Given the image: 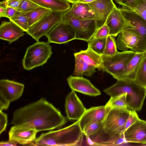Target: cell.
I'll use <instances>...</instances> for the list:
<instances>
[{
    "mask_svg": "<svg viewBox=\"0 0 146 146\" xmlns=\"http://www.w3.org/2000/svg\"><path fill=\"white\" fill-rule=\"evenodd\" d=\"M67 121L59 110L41 98L14 111L10 124L29 126L38 132L59 129Z\"/></svg>",
    "mask_w": 146,
    "mask_h": 146,
    "instance_id": "obj_1",
    "label": "cell"
},
{
    "mask_svg": "<svg viewBox=\"0 0 146 146\" xmlns=\"http://www.w3.org/2000/svg\"><path fill=\"white\" fill-rule=\"evenodd\" d=\"M84 135L78 120L64 128L42 133L33 141L36 146L79 145Z\"/></svg>",
    "mask_w": 146,
    "mask_h": 146,
    "instance_id": "obj_2",
    "label": "cell"
},
{
    "mask_svg": "<svg viewBox=\"0 0 146 146\" xmlns=\"http://www.w3.org/2000/svg\"><path fill=\"white\" fill-rule=\"evenodd\" d=\"M104 91L111 98L126 94L128 108L135 111L141 110L146 96V88L134 80H118L115 84Z\"/></svg>",
    "mask_w": 146,
    "mask_h": 146,
    "instance_id": "obj_3",
    "label": "cell"
},
{
    "mask_svg": "<svg viewBox=\"0 0 146 146\" xmlns=\"http://www.w3.org/2000/svg\"><path fill=\"white\" fill-rule=\"evenodd\" d=\"M49 44L38 41L28 46L22 60L23 68L30 70L46 63L52 54Z\"/></svg>",
    "mask_w": 146,
    "mask_h": 146,
    "instance_id": "obj_4",
    "label": "cell"
},
{
    "mask_svg": "<svg viewBox=\"0 0 146 146\" xmlns=\"http://www.w3.org/2000/svg\"><path fill=\"white\" fill-rule=\"evenodd\" d=\"M136 52L124 50L111 56L102 55V62L98 69L109 73L115 79Z\"/></svg>",
    "mask_w": 146,
    "mask_h": 146,
    "instance_id": "obj_5",
    "label": "cell"
},
{
    "mask_svg": "<svg viewBox=\"0 0 146 146\" xmlns=\"http://www.w3.org/2000/svg\"><path fill=\"white\" fill-rule=\"evenodd\" d=\"M62 21L73 29L76 39L87 42L93 37L98 29L94 19L84 21L78 20L72 15L69 9L63 13Z\"/></svg>",
    "mask_w": 146,
    "mask_h": 146,
    "instance_id": "obj_6",
    "label": "cell"
},
{
    "mask_svg": "<svg viewBox=\"0 0 146 146\" xmlns=\"http://www.w3.org/2000/svg\"><path fill=\"white\" fill-rule=\"evenodd\" d=\"M130 110L129 109L110 108L103 122L105 131L111 135L124 133Z\"/></svg>",
    "mask_w": 146,
    "mask_h": 146,
    "instance_id": "obj_7",
    "label": "cell"
},
{
    "mask_svg": "<svg viewBox=\"0 0 146 146\" xmlns=\"http://www.w3.org/2000/svg\"><path fill=\"white\" fill-rule=\"evenodd\" d=\"M119 9L125 19L126 28L134 29L139 35V52L146 51V21L133 11L122 8Z\"/></svg>",
    "mask_w": 146,
    "mask_h": 146,
    "instance_id": "obj_8",
    "label": "cell"
},
{
    "mask_svg": "<svg viewBox=\"0 0 146 146\" xmlns=\"http://www.w3.org/2000/svg\"><path fill=\"white\" fill-rule=\"evenodd\" d=\"M24 85L8 79L0 80V110H7L10 103L17 100L23 93Z\"/></svg>",
    "mask_w": 146,
    "mask_h": 146,
    "instance_id": "obj_9",
    "label": "cell"
},
{
    "mask_svg": "<svg viewBox=\"0 0 146 146\" xmlns=\"http://www.w3.org/2000/svg\"><path fill=\"white\" fill-rule=\"evenodd\" d=\"M64 12L52 11L49 15L30 27L27 34L37 42L46 36L56 25L62 21Z\"/></svg>",
    "mask_w": 146,
    "mask_h": 146,
    "instance_id": "obj_10",
    "label": "cell"
},
{
    "mask_svg": "<svg viewBox=\"0 0 146 146\" xmlns=\"http://www.w3.org/2000/svg\"><path fill=\"white\" fill-rule=\"evenodd\" d=\"M85 135L87 145L117 146L126 142L124 133L111 135L105 131L103 127L90 135Z\"/></svg>",
    "mask_w": 146,
    "mask_h": 146,
    "instance_id": "obj_11",
    "label": "cell"
},
{
    "mask_svg": "<svg viewBox=\"0 0 146 146\" xmlns=\"http://www.w3.org/2000/svg\"><path fill=\"white\" fill-rule=\"evenodd\" d=\"M45 36L49 43L63 44L76 39L73 29L62 21L54 27Z\"/></svg>",
    "mask_w": 146,
    "mask_h": 146,
    "instance_id": "obj_12",
    "label": "cell"
},
{
    "mask_svg": "<svg viewBox=\"0 0 146 146\" xmlns=\"http://www.w3.org/2000/svg\"><path fill=\"white\" fill-rule=\"evenodd\" d=\"M87 4L94 13L98 29L105 23L109 15L116 7L113 0H96Z\"/></svg>",
    "mask_w": 146,
    "mask_h": 146,
    "instance_id": "obj_13",
    "label": "cell"
},
{
    "mask_svg": "<svg viewBox=\"0 0 146 146\" xmlns=\"http://www.w3.org/2000/svg\"><path fill=\"white\" fill-rule=\"evenodd\" d=\"M110 109V108L105 105L92 107L86 109L81 118L78 120L82 131L92 124L103 122Z\"/></svg>",
    "mask_w": 146,
    "mask_h": 146,
    "instance_id": "obj_14",
    "label": "cell"
},
{
    "mask_svg": "<svg viewBox=\"0 0 146 146\" xmlns=\"http://www.w3.org/2000/svg\"><path fill=\"white\" fill-rule=\"evenodd\" d=\"M140 36L137 32L132 28H126L119 34L117 39V48L121 50L129 49L136 52H139L138 45Z\"/></svg>",
    "mask_w": 146,
    "mask_h": 146,
    "instance_id": "obj_15",
    "label": "cell"
},
{
    "mask_svg": "<svg viewBox=\"0 0 146 146\" xmlns=\"http://www.w3.org/2000/svg\"><path fill=\"white\" fill-rule=\"evenodd\" d=\"M37 132L35 129L29 126L13 125L9 131V140L21 145H27L35 140Z\"/></svg>",
    "mask_w": 146,
    "mask_h": 146,
    "instance_id": "obj_16",
    "label": "cell"
},
{
    "mask_svg": "<svg viewBox=\"0 0 146 146\" xmlns=\"http://www.w3.org/2000/svg\"><path fill=\"white\" fill-rule=\"evenodd\" d=\"M65 108L68 119L77 120L81 118L86 110L75 91L73 90L66 98Z\"/></svg>",
    "mask_w": 146,
    "mask_h": 146,
    "instance_id": "obj_17",
    "label": "cell"
},
{
    "mask_svg": "<svg viewBox=\"0 0 146 146\" xmlns=\"http://www.w3.org/2000/svg\"><path fill=\"white\" fill-rule=\"evenodd\" d=\"M72 90L91 96L100 95V92L88 79L82 77L70 76L67 79Z\"/></svg>",
    "mask_w": 146,
    "mask_h": 146,
    "instance_id": "obj_18",
    "label": "cell"
},
{
    "mask_svg": "<svg viewBox=\"0 0 146 146\" xmlns=\"http://www.w3.org/2000/svg\"><path fill=\"white\" fill-rule=\"evenodd\" d=\"M146 58V51L137 52L115 79L135 81L138 70Z\"/></svg>",
    "mask_w": 146,
    "mask_h": 146,
    "instance_id": "obj_19",
    "label": "cell"
},
{
    "mask_svg": "<svg viewBox=\"0 0 146 146\" xmlns=\"http://www.w3.org/2000/svg\"><path fill=\"white\" fill-rule=\"evenodd\" d=\"M126 142L146 144V121L139 119L124 132Z\"/></svg>",
    "mask_w": 146,
    "mask_h": 146,
    "instance_id": "obj_20",
    "label": "cell"
},
{
    "mask_svg": "<svg viewBox=\"0 0 146 146\" xmlns=\"http://www.w3.org/2000/svg\"><path fill=\"white\" fill-rule=\"evenodd\" d=\"M110 35L115 37L127 28L125 19L119 9L116 7L108 16L106 22Z\"/></svg>",
    "mask_w": 146,
    "mask_h": 146,
    "instance_id": "obj_21",
    "label": "cell"
},
{
    "mask_svg": "<svg viewBox=\"0 0 146 146\" xmlns=\"http://www.w3.org/2000/svg\"><path fill=\"white\" fill-rule=\"evenodd\" d=\"M24 35V31L14 23L3 21L0 26V38L9 44L18 40Z\"/></svg>",
    "mask_w": 146,
    "mask_h": 146,
    "instance_id": "obj_22",
    "label": "cell"
},
{
    "mask_svg": "<svg viewBox=\"0 0 146 146\" xmlns=\"http://www.w3.org/2000/svg\"><path fill=\"white\" fill-rule=\"evenodd\" d=\"M69 10L72 15L80 20L94 19V13L87 3H77L72 4Z\"/></svg>",
    "mask_w": 146,
    "mask_h": 146,
    "instance_id": "obj_23",
    "label": "cell"
},
{
    "mask_svg": "<svg viewBox=\"0 0 146 146\" xmlns=\"http://www.w3.org/2000/svg\"><path fill=\"white\" fill-rule=\"evenodd\" d=\"M41 7L52 11L64 12L71 8L66 0H31Z\"/></svg>",
    "mask_w": 146,
    "mask_h": 146,
    "instance_id": "obj_24",
    "label": "cell"
},
{
    "mask_svg": "<svg viewBox=\"0 0 146 146\" xmlns=\"http://www.w3.org/2000/svg\"><path fill=\"white\" fill-rule=\"evenodd\" d=\"M74 57L80 58L87 63L93 65L98 69L102 62V55L88 48L85 50H81L74 53Z\"/></svg>",
    "mask_w": 146,
    "mask_h": 146,
    "instance_id": "obj_25",
    "label": "cell"
},
{
    "mask_svg": "<svg viewBox=\"0 0 146 146\" xmlns=\"http://www.w3.org/2000/svg\"><path fill=\"white\" fill-rule=\"evenodd\" d=\"M75 67L73 73L76 76H91L96 72V68L80 58L75 57Z\"/></svg>",
    "mask_w": 146,
    "mask_h": 146,
    "instance_id": "obj_26",
    "label": "cell"
},
{
    "mask_svg": "<svg viewBox=\"0 0 146 146\" xmlns=\"http://www.w3.org/2000/svg\"><path fill=\"white\" fill-rule=\"evenodd\" d=\"M52 11L48 9L43 8L32 11L22 12L29 20V28L39 22L50 14Z\"/></svg>",
    "mask_w": 146,
    "mask_h": 146,
    "instance_id": "obj_27",
    "label": "cell"
},
{
    "mask_svg": "<svg viewBox=\"0 0 146 146\" xmlns=\"http://www.w3.org/2000/svg\"><path fill=\"white\" fill-rule=\"evenodd\" d=\"M105 106L110 108L129 109L127 101L126 94H123L114 98L111 97Z\"/></svg>",
    "mask_w": 146,
    "mask_h": 146,
    "instance_id": "obj_28",
    "label": "cell"
},
{
    "mask_svg": "<svg viewBox=\"0 0 146 146\" xmlns=\"http://www.w3.org/2000/svg\"><path fill=\"white\" fill-rule=\"evenodd\" d=\"M106 37L100 38H92L88 42V48L102 55L104 50Z\"/></svg>",
    "mask_w": 146,
    "mask_h": 146,
    "instance_id": "obj_29",
    "label": "cell"
},
{
    "mask_svg": "<svg viewBox=\"0 0 146 146\" xmlns=\"http://www.w3.org/2000/svg\"><path fill=\"white\" fill-rule=\"evenodd\" d=\"M9 20L22 29L24 32H27L28 31L29 28L28 19L23 13L18 11Z\"/></svg>",
    "mask_w": 146,
    "mask_h": 146,
    "instance_id": "obj_30",
    "label": "cell"
},
{
    "mask_svg": "<svg viewBox=\"0 0 146 146\" xmlns=\"http://www.w3.org/2000/svg\"><path fill=\"white\" fill-rule=\"evenodd\" d=\"M117 47L114 37L109 35L106 37L105 46L102 55L108 56L114 55L118 52Z\"/></svg>",
    "mask_w": 146,
    "mask_h": 146,
    "instance_id": "obj_31",
    "label": "cell"
},
{
    "mask_svg": "<svg viewBox=\"0 0 146 146\" xmlns=\"http://www.w3.org/2000/svg\"><path fill=\"white\" fill-rule=\"evenodd\" d=\"M44 8L31 0H23L17 11L21 12H28Z\"/></svg>",
    "mask_w": 146,
    "mask_h": 146,
    "instance_id": "obj_32",
    "label": "cell"
},
{
    "mask_svg": "<svg viewBox=\"0 0 146 146\" xmlns=\"http://www.w3.org/2000/svg\"><path fill=\"white\" fill-rule=\"evenodd\" d=\"M135 81L138 84L146 88V58L138 70Z\"/></svg>",
    "mask_w": 146,
    "mask_h": 146,
    "instance_id": "obj_33",
    "label": "cell"
},
{
    "mask_svg": "<svg viewBox=\"0 0 146 146\" xmlns=\"http://www.w3.org/2000/svg\"><path fill=\"white\" fill-rule=\"evenodd\" d=\"M122 8L134 11L138 5L137 0H115Z\"/></svg>",
    "mask_w": 146,
    "mask_h": 146,
    "instance_id": "obj_34",
    "label": "cell"
},
{
    "mask_svg": "<svg viewBox=\"0 0 146 146\" xmlns=\"http://www.w3.org/2000/svg\"><path fill=\"white\" fill-rule=\"evenodd\" d=\"M109 35H110L109 29L105 23L103 25L97 29L93 37L103 38L107 37Z\"/></svg>",
    "mask_w": 146,
    "mask_h": 146,
    "instance_id": "obj_35",
    "label": "cell"
},
{
    "mask_svg": "<svg viewBox=\"0 0 146 146\" xmlns=\"http://www.w3.org/2000/svg\"><path fill=\"white\" fill-rule=\"evenodd\" d=\"M104 126L103 122L92 124L86 127L82 131L86 136L93 134Z\"/></svg>",
    "mask_w": 146,
    "mask_h": 146,
    "instance_id": "obj_36",
    "label": "cell"
},
{
    "mask_svg": "<svg viewBox=\"0 0 146 146\" xmlns=\"http://www.w3.org/2000/svg\"><path fill=\"white\" fill-rule=\"evenodd\" d=\"M138 5L134 10L146 21V0H137Z\"/></svg>",
    "mask_w": 146,
    "mask_h": 146,
    "instance_id": "obj_37",
    "label": "cell"
},
{
    "mask_svg": "<svg viewBox=\"0 0 146 146\" xmlns=\"http://www.w3.org/2000/svg\"><path fill=\"white\" fill-rule=\"evenodd\" d=\"M139 118L135 111L130 110V114L125 126V131Z\"/></svg>",
    "mask_w": 146,
    "mask_h": 146,
    "instance_id": "obj_38",
    "label": "cell"
},
{
    "mask_svg": "<svg viewBox=\"0 0 146 146\" xmlns=\"http://www.w3.org/2000/svg\"><path fill=\"white\" fill-rule=\"evenodd\" d=\"M7 114L0 110V134L4 131L7 123Z\"/></svg>",
    "mask_w": 146,
    "mask_h": 146,
    "instance_id": "obj_39",
    "label": "cell"
},
{
    "mask_svg": "<svg viewBox=\"0 0 146 146\" xmlns=\"http://www.w3.org/2000/svg\"><path fill=\"white\" fill-rule=\"evenodd\" d=\"M18 12L17 10L13 8L7 7L4 17H6L9 19L15 15Z\"/></svg>",
    "mask_w": 146,
    "mask_h": 146,
    "instance_id": "obj_40",
    "label": "cell"
},
{
    "mask_svg": "<svg viewBox=\"0 0 146 146\" xmlns=\"http://www.w3.org/2000/svg\"><path fill=\"white\" fill-rule=\"evenodd\" d=\"M7 6L17 9L23 0H6Z\"/></svg>",
    "mask_w": 146,
    "mask_h": 146,
    "instance_id": "obj_41",
    "label": "cell"
},
{
    "mask_svg": "<svg viewBox=\"0 0 146 146\" xmlns=\"http://www.w3.org/2000/svg\"><path fill=\"white\" fill-rule=\"evenodd\" d=\"M7 7V4L6 0L0 2V17H4L5 10Z\"/></svg>",
    "mask_w": 146,
    "mask_h": 146,
    "instance_id": "obj_42",
    "label": "cell"
},
{
    "mask_svg": "<svg viewBox=\"0 0 146 146\" xmlns=\"http://www.w3.org/2000/svg\"><path fill=\"white\" fill-rule=\"evenodd\" d=\"M17 143L15 141L10 140L6 141H1L0 143V146H15Z\"/></svg>",
    "mask_w": 146,
    "mask_h": 146,
    "instance_id": "obj_43",
    "label": "cell"
},
{
    "mask_svg": "<svg viewBox=\"0 0 146 146\" xmlns=\"http://www.w3.org/2000/svg\"><path fill=\"white\" fill-rule=\"evenodd\" d=\"M96 0H78V3H88L93 2Z\"/></svg>",
    "mask_w": 146,
    "mask_h": 146,
    "instance_id": "obj_44",
    "label": "cell"
},
{
    "mask_svg": "<svg viewBox=\"0 0 146 146\" xmlns=\"http://www.w3.org/2000/svg\"><path fill=\"white\" fill-rule=\"evenodd\" d=\"M69 3H72V4L78 3V0H66Z\"/></svg>",
    "mask_w": 146,
    "mask_h": 146,
    "instance_id": "obj_45",
    "label": "cell"
}]
</instances>
